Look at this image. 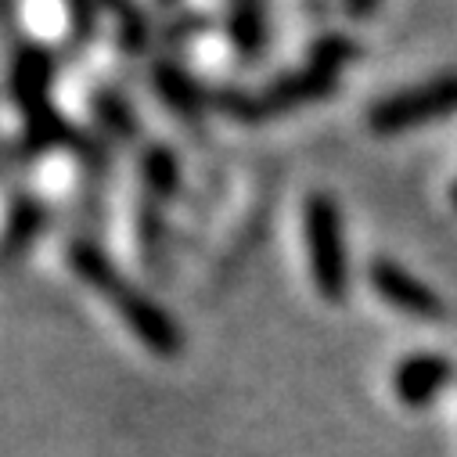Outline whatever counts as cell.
I'll return each mask as SVG.
<instances>
[{
	"mask_svg": "<svg viewBox=\"0 0 457 457\" xmlns=\"http://www.w3.org/2000/svg\"><path fill=\"white\" fill-rule=\"evenodd\" d=\"M94 112H97V123L112 134V137H120V141H130L137 134V116H134V108L130 101L120 94V90H97L94 94Z\"/></svg>",
	"mask_w": 457,
	"mask_h": 457,
	"instance_id": "obj_12",
	"label": "cell"
},
{
	"mask_svg": "<svg viewBox=\"0 0 457 457\" xmlns=\"http://www.w3.org/2000/svg\"><path fill=\"white\" fill-rule=\"evenodd\" d=\"M368 285L378 299H386L393 310L414 317V320H439L443 317V299L411 270H403L396 260H371L368 267Z\"/></svg>",
	"mask_w": 457,
	"mask_h": 457,
	"instance_id": "obj_4",
	"label": "cell"
},
{
	"mask_svg": "<svg viewBox=\"0 0 457 457\" xmlns=\"http://www.w3.org/2000/svg\"><path fill=\"white\" fill-rule=\"evenodd\" d=\"M227 40L238 51L242 62H256L270 40L267 29V12L260 4H238L227 12Z\"/></svg>",
	"mask_w": 457,
	"mask_h": 457,
	"instance_id": "obj_11",
	"label": "cell"
},
{
	"mask_svg": "<svg viewBox=\"0 0 457 457\" xmlns=\"http://www.w3.org/2000/svg\"><path fill=\"white\" fill-rule=\"evenodd\" d=\"M69 267L83 285H90L94 292H101L112 303V310L123 317V324L141 338V346L148 353H155L162 361H173L184 353V331L177 328V320L152 295H145L137 285H130L101 245L72 242L69 245Z\"/></svg>",
	"mask_w": 457,
	"mask_h": 457,
	"instance_id": "obj_1",
	"label": "cell"
},
{
	"mask_svg": "<svg viewBox=\"0 0 457 457\" xmlns=\"http://www.w3.org/2000/svg\"><path fill=\"white\" fill-rule=\"evenodd\" d=\"M306 231V256L313 288L324 303H342L350 292V263H346V238H342V212L331 195L313 191L303 209Z\"/></svg>",
	"mask_w": 457,
	"mask_h": 457,
	"instance_id": "obj_2",
	"label": "cell"
},
{
	"mask_svg": "<svg viewBox=\"0 0 457 457\" xmlns=\"http://www.w3.org/2000/svg\"><path fill=\"white\" fill-rule=\"evenodd\" d=\"M141 184H145V198L159 205L180 191V159L170 145H148L141 152Z\"/></svg>",
	"mask_w": 457,
	"mask_h": 457,
	"instance_id": "obj_10",
	"label": "cell"
},
{
	"mask_svg": "<svg viewBox=\"0 0 457 457\" xmlns=\"http://www.w3.org/2000/svg\"><path fill=\"white\" fill-rule=\"evenodd\" d=\"M47 227V209L40 198L33 195H19L8 209V220H4V235H0V256L4 260H19Z\"/></svg>",
	"mask_w": 457,
	"mask_h": 457,
	"instance_id": "obj_9",
	"label": "cell"
},
{
	"mask_svg": "<svg viewBox=\"0 0 457 457\" xmlns=\"http://www.w3.org/2000/svg\"><path fill=\"white\" fill-rule=\"evenodd\" d=\"M453 382V364L439 353H411L396 364V375H393V393L403 407L411 411H421L428 407L446 386Z\"/></svg>",
	"mask_w": 457,
	"mask_h": 457,
	"instance_id": "obj_6",
	"label": "cell"
},
{
	"mask_svg": "<svg viewBox=\"0 0 457 457\" xmlns=\"http://www.w3.org/2000/svg\"><path fill=\"white\" fill-rule=\"evenodd\" d=\"M54 54L44 44H22L12 58V72H8V90L15 97V104L26 112V120L37 112L51 108V83H54Z\"/></svg>",
	"mask_w": 457,
	"mask_h": 457,
	"instance_id": "obj_5",
	"label": "cell"
},
{
	"mask_svg": "<svg viewBox=\"0 0 457 457\" xmlns=\"http://www.w3.org/2000/svg\"><path fill=\"white\" fill-rule=\"evenodd\" d=\"M450 198H453V209H457V184H453V191H450Z\"/></svg>",
	"mask_w": 457,
	"mask_h": 457,
	"instance_id": "obj_17",
	"label": "cell"
},
{
	"mask_svg": "<svg viewBox=\"0 0 457 457\" xmlns=\"http://www.w3.org/2000/svg\"><path fill=\"white\" fill-rule=\"evenodd\" d=\"M137 238H141V253L148 260V267H159L166 256V220H162V205L145 198L141 212H137Z\"/></svg>",
	"mask_w": 457,
	"mask_h": 457,
	"instance_id": "obj_13",
	"label": "cell"
},
{
	"mask_svg": "<svg viewBox=\"0 0 457 457\" xmlns=\"http://www.w3.org/2000/svg\"><path fill=\"white\" fill-rule=\"evenodd\" d=\"M69 137H72V130H69V123L58 116L54 108L37 112V116H29V123H26V152H29V155H33V152L58 148V145H65Z\"/></svg>",
	"mask_w": 457,
	"mask_h": 457,
	"instance_id": "obj_15",
	"label": "cell"
},
{
	"mask_svg": "<svg viewBox=\"0 0 457 457\" xmlns=\"http://www.w3.org/2000/svg\"><path fill=\"white\" fill-rule=\"evenodd\" d=\"M353 58H357V44H353L350 37H342V33H324V37L313 40V47H310V62H306V65H313V69H320V72H328V76H338Z\"/></svg>",
	"mask_w": 457,
	"mask_h": 457,
	"instance_id": "obj_14",
	"label": "cell"
},
{
	"mask_svg": "<svg viewBox=\"0 0 457 457\" xmlns=\"http://www.w3.org/2000/svg\"><path fill=\"white\" fill-rule=\"evenodd\" d=\"M120 19H123V26H120V44L127 47V51H141V44H145V22H141V15L137 12H120Z\"/></svg>",
	"mask_w": 457,
	"mask_h": 457,
	"instance_id": "obj_16",
	"label": "cell"
},
{
	"mask_svg": "<svg viewBox=\"0 0 457 457\" xmlns=\"http://www.w3.org/2000/svg\"><path fill=\"white\" fill-rule=\"evenodd\" d=\"M152 79H155L159 97L177 112L180 120H187V123L202 120V112H205V90L198 87V79L184 65L162 58V62L152 65Z\"/></svg>",
	"mask_w": 457,
	"mask_h": 457,
	"instance_id": "obj_8",
	"label": "cell"
},
{
	"mask_svg": "<svg viewBox=\"0 0 457 457\" xmlns=\"http://www.w3.org/2000/svg\"><path fill=\"white\" fill-rule=\"evenodd\" d=\"M335 79L338 76H328L313 65L299 69V72H285L278 76L274 83H267L263 94H256V112L260 120H270V116H281V112H292L299 104H310V101H320L335 90Z\"/></svg>",
	"mask_w": 457,
	"mask_h": 457,
	"instance_id": "obj_7",
	"label": "cell"
},
{
	"mask_svg": "<svg viewBox=\"0 0 457 457\" xmlns=\"http://www.w3.org/2000/svg\"><path fill=\"white\" fill-rule=\"evenodd\" d=\"M453 112H457V72H446L421 87H407L375 101L368 112V127L375 134H407V130L450 120Z\"/></svg>",
	"mask_w": 457,
	"mask_h": 457,
	"instance_id": "obj_3",
	"label": "cell"
}]
</instances>
